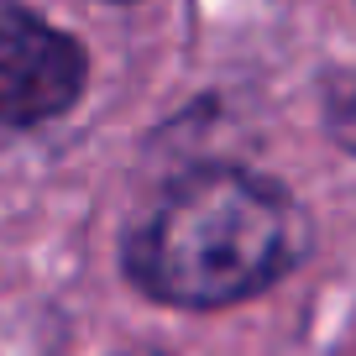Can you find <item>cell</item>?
<instances>
[{
  "label": "cell",
  "mask_w": 356,
  "mask_h": 356,
  "mask_svg": "<svg viewBox=\"0 0 356 356\" xmlns=\"http://www.w3.org/2000/svg\"><path fill=\"white\" fill-rule=\"evenodd\" d=\"M309 246L289 189L246 168H194L173 178L126 236V273L178 309H220L278 283Z\"/></svg>",
  "instance_id": "6da1fadb"
},
{
  "label": "cell",
  "mask_w": 356,
  "mask_h": 356,
  "mask_svg": "<svg viewBox=\"0 0 356 356\" xmlns=\"http://www.w3.org/2000/svg\"><path fill=\"white\" fill-rule=\"evenodd\" d=\"M84 95V47L26 6L0 0V142L63 115Z\"/></svg>",
  "instance_id": "7a4b0ae2"
},
{
  "label": "cell",
  "mask_w": 356,
  "mask_h": 356,
  "mask_svg": "<svg viewBox=\"0 0 356 356\" xmlns=\"http://www.w3.org/2000/svg\"><path fill=\"white\" fill-rule=\"evenodd\" d=\"M330 126L346 147H356V79H341L335 84V100H330Z\"/></svg>",
  "instance_id": "3957f363"
}]
</instances>
